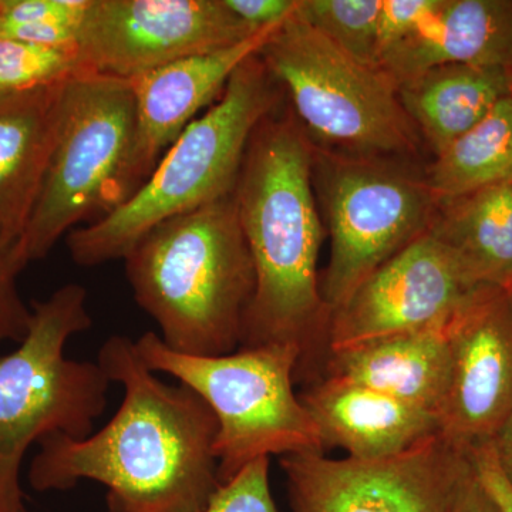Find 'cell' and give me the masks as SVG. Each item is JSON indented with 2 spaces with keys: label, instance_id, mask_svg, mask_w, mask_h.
<instances>
[{
  "label": "cell",
  "instance_id": "cell-16",
  "mask_svg": "<svg viewBox=\"0 0 512 512\" xmlns=\"http://www.w3.org/2000/svg\"><path fill=\"white\" fill-rule=\"evenodd\" d=\"M448 64L512 69V3L439 0L433 12L380 62L402 86Z\"/></svg>",
  "mask_w": 512,
  "mask_h": 512
},
{
  "label": "cell",
  "instance_id": "cell-13",
  "mask_svg": "<svg viewBox=\"0 0 512 512\" xmlns=\"http://www.w3.org/2000/svg\"><path fill=\"white\" fill-rule=\"evenodd\" d=\"M450 382L440 431L467 447L494 439L512 412V306L484 289L448 325Z\"/></svg>",
  "mask_w": 512,
  "mask_h": 512
},
{
  "label": "cell",
  "instance_id": "cell-1",
  "mask_svg": "<svg viewBox=\"0 0 512 512\" xmlns=\"http://www.w3.org/2000/svg\"><path fill=\"white\" fill-rule=\"evenodd\" d=\"M97 363L123 386L119 410L87 439L43 437L30 487L66 491L92 480L107 488V512H200L221 485L210 406L185 384L158 379L128 336H110Z\"/></svg>",
  "mask_w": 512,
  "mask_h": 512
},
{
  "label": "cell",
  "instance_id": "cell-2",
  "mask_svg": "<svg viewBox=\"0 0 512 512\" xmlns=\"http://www.w3.org/2000/svg\"><path fill=\"white\" fill-rule=\"evenodd\" d=\"M313 165L308 134L278 106L252 133L232 192L255 271L241 348L298 349L296 377L325 356L332 318L318 279L323 228Z\"/></svg>",
  "mask_w": 512,
  "mask_h": 512
},
{
  "label": "cell",
  "instance_id": "cell-12",
  "mask_svg": "<svg viewBox=\"0 0 512 512\" xmlns=\"http://www.w3.org/2000/svg\"><path fill=\"white\" fill-rule=\"evenodd\" d=\"M484 289L427 231L332 313L326 352L447 325Z\"/></svg>",
  "mask_w": 512,
  "mask_h": 512
},
{
  "label": "cell",
  "instance_id": "cell-33",
  "mask_svg": "<svg viewBox=\"0 0 512 512\" xmlns=\"http://www.w3.org/2000/svg\"><path fill=\"white\" fill-rule=\"evenodd\" d=\"M19 512H32V511H29L28 508H23V510L19 511Z\"/></svg>",
  "mask_w": 512,
  "mask_h": 512
},
{
  "label": "cell",
  "instance_id": "cell-15",
  "mask_svg": "<svg viewBox=\"0 0 512 512\" xmlns=\"http://www.w3.org/2000/svg\"><path fill=\"white\" fill-rule=\"evenodd\" d=\"M298 396L323 450L340 447L356 460L397 456L440 433L433 414L359 384L319 376Z\"/></svg>",
  "mask_w": 512,
  "mask_h": 512
},
{
  "label": "cell",
  "instance_id": "cell-7",
  "mask_svg": "<svg viewBox=\"0 0 512 512\" xmlns=\"http://www.w3.org/2000/svg\"><path fill=\"white\" fill-rule=\"evenodd\" d=\"M154 373L173 376L210 406L218 423L221 484L272 454L323 453L318 429L293 390L301 353L292 346L239 348L221 356L174 352L154 332L136 340Z\"/></svg>",
  "mask_w": 512,
  "mask_h": 512
},
{
  "label": "cell",
  "instance_id": "cell-26",
  "mask_svg": "<svg viewBox=\"0 0 512 512\" xmlns=\"http://www.w3.org/2000/svg\"><path fill=\"white\" fill-rule=\"evenodd\" d=\"M439 0H383L377 39V64L404 42L436 8Z\"/></svg>",
  "mask_w": 512,
  "mask_h": 512
},
{
  "label": "cell",
  "instance_id": "cell-27",
  "mask_svg": "<svg viewBox=\"0 0 512 512\" xmlns=\"http://www.w3.org/2000/svg\"><path fill=\"white\" fill-rule=\"evenodd\" d=\"M90 0H0V26L82 22Z\"/></svg>",
  "mask_w": 512,
  "mask_h": 512
},
{
  "label": "cell",
  "instance_id": "cell-19",
  "mask_svg": "<svg viewBox=\"0 0 512 512\" xmlns=\"http://www.w3.org/2000/svg\"><path fill=\"white\" fill-rule=\"evenodd\" d=\"M400 100L434 157L512 94V69L448 64L399 87Z\"/></svg>",
  "mask_w": 512,
  "mask_h": 512
},
{
  "label": "cell",
  "instance_id": "cell-17",
  "mask_svg": "<svg viewBox=\"0 0 512 512\" xmlns=\"http://www.w3.org/2000/svg\"><path fill=\"white\" fill-rule=\"evenodd\" d=\"M64 83L0 93V247L25 237L55 147Z\"/></svg>",
  "mask_w": 512,
  "mask_h": 512
},
{
  "label": "cell",
  "instance_id": "cell-11",
  "mask_svg": "<svg viewBox=\"0 0 512 512\" xmlns=\"http://www.w3.org/2000/svg\"><path fill=\"white\" fill-rule=\"evenodd\" d=\"M259 30L224 0H90L76 50L84 73L130 82L185 57L237 45Z\"/></svg>",
  "mask_w": 512,
  "mask_h": 512
},
{
  "label": "cell",
  "instance_id": "cell-9",
  "mask_svg": "<svg viewBox=\"0 0 512 512\" xmlns=\"http://www.w3.org/2000/svg\"><path fill=\"white\" fill-rule=\"evenodd\" d=\"M332 251L320 291L335 312L380 266L429 231L437 202L406 160L315 147Z\"/></svg>",
  "mask_w": 512,
  "mask_h": 512
},
{
  "label": "cell",
  "instance_id": "cell-28",
  "mask_svg": "<svg viewBox=\"0 0 512 512\" xmlns=\"http://www.w3.org/2000/svg\"><path fill=\"white\" fill-rule=\"evenodd\" d=\"M224 5L251 28L265 29L295 15L299 0H224Z\"/></svg>",
  "mask_w": 512,
  "mask_h": 512
},
{
  "label": "cell",
  "instance_id": "cell-6",
  "mask_svg": "<svg viewBox=\"0 0 512 512\" xmlns=\"http://www.w3.org/2000/svg\"><path fill=\"white\" fill-rule=\"evenodd\" d=\"M259 57L292 103L313 146L328 153L409 160L420 134L399 86L383 69L349 55L309 23L291 16Z\"/></svg>",
  "mask_w": 512,
  "mask_h": 512
},
{
  "label": "cell",
  "instance_id": "cell-22",
  "mask_svg": "<svg viewBox=\"0 0 512 512\" xmlns=\"http://www.w3.org/2000/svg\"><path fill=\"white\" fill-rule=\"evenodd\" d=\"M383 0H299L296 15L360 62L377 64Z\"/></svg>",
  "mask_w": 512,
  "mask_h": 512
},
{
  "label": "cell",
  "instance_id": "cell-24",
  "mask_svg": "<svg viewBox=\"0 0 512 512\" xmlns=\"http://www.w3.org/2000/svg\"><path fill=\"white\" fill-rule=\"evenodd\" d=\"M200 512H281L269 483V457L248 464L222 483Z\"/></svg>",
  "mask_w": 512,
  "mask_h": 512
},
{
  "label": "cell",
  "instance_id": "cell-5",
  "mask_svg": "<svg viewBox=\"0 0 512 512\" xmlns=\"http://www.w3.org/2000/svg\"><path fill=\"white\" fill-rule=\"evenodd\" d=\"M86 301V288L67 284L33 302L28 335L0 356V512L26 508L20 467L33 443L53 433L87 439L106 410L111 382L99 363L64 355L92 328Z\"/></svg>",
  "mask_w": 512,
  "mask_h": 512
},
{
  "label": "cell",
  "instance_id": "cell-10",
  "mask_svg": "<svg viewBox=\"0 0 512 512\" xmlns=\"http://www.w3.org/2000/svg\"><path fill=\"white\" fill-rule=\"evenodd\" d=\"M292 512H448L476 473L473 447L437 433L380 460L318 451L279 460Z\"/></svg>",
  "mask_w": 512,
  "mask_h": 512
},
{
  "label": "cell",
  "instance_id": "cell-25",
  "mask_svg": "<svg viewBox=\"0 0 512 512\" xmlns=\"http://www.w3.org/2000/svg\"><path fill=\"white\" fill-rule=\"evenodd\" d=\"M20 245L0 247V346L28 335L32 308L20 296L18 276L28 265Z\"/></svg>",
  "mask_w": 512,
  "mask_h": 512
},
{
  "label": "cell",
  "instance_id": "cell-20",
  "mask_svg": "<svg viewBox=\"0 0 512 512\" xmlns=\"http://www.w3.org/2000/svg\"><path fill=\"white\" fill-rule=\"evenodd\" d=\"M429 232L481 288L512 285V181L437 204Z\"/></svg>",
  "mask_w": 512,
  "mask_h": 512
},
{
  "label": "cell",
  "instance_id": "cell-29",
  "mask_svg": "<svg viewBox=\"0 0 512 512\" xmlns=\"http://www.w3.org/2000/svg\"><path fill=\"white\" fill-rule=\"evenodd\" d=\"M473 457L478 477L485 487L494 495L504 512H512V490L498 467L491 441L474 447Z\"/></svg>",
  "mask_w": 512,
  "mask_h": 512
},
{
  "label": "cell",
  "instance_id": "cell-8",
  "mask_svg": "<svg viewBox=\"0 0 512 512\" xmlns=\"http://www.w3.org/2000/svg\"><path fill=\"white\" fill-rule=\"evenodd\" d=\"M134 137L128 80L82 74L64 83L55 147L20 242L29 264L45 259L79 224L99 220L131 197Z\"/></svg>",
  "mask_w": 512,
  "mask_h": 512
},
{
  "label": "cell",
  "instance_id": "cell-14",
  "mask_svg": "<svg viewBox=\"0 0 512 512\" xmlns=\"http://www.w3.org/2000/svg\"><path fill=\"white\" fill-rule=\"evenodd\" d=\"M279 26L259 30L237 45L185 57L130 80L136 107L128 178L131 197L200 110L221 96L232 74L249 57L258 55Z\"/></svg>",
  "mask_w": 512,
  "mask_h": 512
},
{
  "label": "cell",
  "instance_id": "cell-4",
  "mask_svg": "<svg viewBox=\"0 0 512 512\" xmlns=\"http://www.w3.org/2000/svg\"><path fill=\"white\" fill-rule=\"evenodd\" d=\"M281 97L261 57L245 60L217 103L185 128L133 197L67 235L73 261L92 268L124 259L157 225L232 195L252 133Z\"/></svg>",
  "mask_w": 512,
  "mask_h": 512
},
{
  "label": "cell",
  "instance_id": "cell-3",
  "mask_svg": "<svg viewBox=\"0 0 512 512\" xmlns=\"http://www.w3.org/2000/svg\"><path fill=\"white\" fill-rule=\"evenodd\" d=\"M134 299L171 350L241 348L255 271L234 195L157 225L124 258Z\"/></svg>",
  "mask_w": 512,
  "mask_h": 512
},
{
  "label": "cell",
  "instance_id": "cell-30",
  "mask_svg": "<svg viewBox=\"0 0 512 512\" xmlns=\"http://www.w3.org/2000/svg\"><path fill=\"white\" fill-rule=\"evenodd\" d=\"M448 512H504V510L485 487L476 470L474 476L467 481L463 490L457 495L456 501Z\"/></svg>",
  "mask_w": 512,
  "mask_h": 512
},
{
  "label": "cell",
  "instance_id": "cell-31",
  "mask_svg": "<svg viewBox=\"0 0 512 512\" xmlns=\"http://www.w3.org/2000/svg\"><path fill=\"white\" fill-rule=\"evenodd\" d=\"M491 444H493L498 467L512 490V412L491 440Z\"/></svg>",
  "mask_w": 512,
  "mask_h": 512
},
{
  "label": "cell",
  "instance_id": "cell-23",
  "mask_svg": "<svg viewBox=\"0 0 512 512\" xmlns=\"http://www.w3.org/2000/svg\"><path fill=\"white\" fill-rule=\"evenodd\" d=\"M86 74L77 50L56 49L0 36V93L53 86Z\"/></svg>",
  "mask_w": 512,
  "mask_h": 512
},
{
  "label": "cell",
  "instance_id": "cell-18",
  "mask_svg": "<svg viewBox=\"0 0 512 512\" xmlns=\"http://www.w3.org/2000/svg\"><path fill=\"white\" fill-rule=\"evenodd\" d=\"M448 325L326 352L320 376L369 387L439 420L450 382Z\"/></svg>",
  "mask_w": 512,
  "mask_h": 512
},
{
  "label": "cell",
  "instance_id": "cell-21",
  "mask_svg": "<svg viewBox=\"0 0 512 512\" xmlns=\"http://www.w3.org/2000/svg\"><path fill=\"white\" fill-rule=\"evenodd\" d=\"M437 204L512 181V94L424 171Z\"/></svg>",
  "mask_w": 512,
  "mask_h": 512
},
{
  "label": "cell",
  "instance_id": "cell-32",
  "mask_svg": "<svg viewBox=\"0 0 512 512\" xmlns=\"http://www.w3.org/2000/svg\"><path fill=\"white\" fill-rule=\"evenodd\" d=\"M505 293H507L508 301H510V305L512 306V285L510 289H507V291H505Z\"/></svg>",
  "mask_w": 512,
  "mask_h": 512
}]
</instances>
